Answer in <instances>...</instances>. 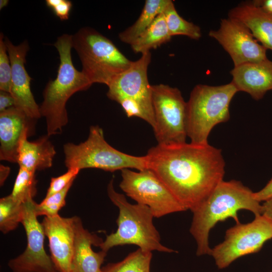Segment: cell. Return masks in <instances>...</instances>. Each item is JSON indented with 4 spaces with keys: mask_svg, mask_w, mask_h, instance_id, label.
Returning <instances> with one entry per match:
<instances>
[{
    "mask_svg": "<svg viewBox=\"0 0 272 272\" xmlns=\"http://www.w3.org/2000/svg\"><path fill=\"white\" fill-rule=\"evenodd\" d=\"M152 171L187 210L201 203L223 180L222 151L209 143L159 145L145 155Z\"/></svg>",
    "mask_w": 272,
    "mask_h": 272,
    "instance_id": "6da1fadb",
    "label": "cell"
},
{
    "mask_svg": "<svg viewBox=\"0 0 272 272\" xmlns=\"http://www.w3.org/2000/svg\"><path fill=\"white\" fill-rule=\"evenodd\" d=\"M253 192L239 181H222L211 194L191 212L193 217L190 233L196 243L197 256L210 255L211 230L219 222L232 218L240 223L238 212L245 210L255 216L261 215L262 205Z\"/></svg>",
    "mask_w": 272,
    "mask_h": 272,
    "instance_id": "7a4b0ae2",
    "label": "cell"
},
{
    "mask_svg": "<svg viewBox=\"0 0 272 272\" xmlns=\"http://www.w3.org/2000/svg\"><path fill=\"white\" fill-rule=\"evenodd\" d=\"M72 37L73 35L63 34L54 44L60 59L57 76L46 84L43 92V100L39 106L41 116L45 119L48 137L61 133L67 124L66 104L70 98L77 92L87 90L92 85L73 64Z\"/></svg>",
    "mask_w": 272,
    "mask_h": 272,
    "instance_id": "3957f363",
    "label": "cell"
},
{
    "mask_svg": "<svg viewBox=\"0 0 272 272\" xmlns=\"http://www.w3.org/2000/svg\"><path fill=\"white\" fill-rule=\"evenodd\" d=\"M113 182L111 179L107 191L109 198L119 210L116 220L118 228L115 233L106 236L99 246L101 250L107 252L114 246L133 244L144 251L176 252L161 243L150 209L145 205L128 202L124 195L114 189Z\"/></svg>",
    "mask_w": 272,
    "mask_h": 272,
    "instance_id": "277c9868",
    "label": "cell"
},
{
    "mask_svg": "<svg viewBox=\"0 0 272 272\" xmlns=\"http://www.w3.org/2000/svg\"><path fill=\"white\" fill-rule=\"evenodd\" d=\"M238 92L232 82L216 86L198 84L193 88L187 102L186 130L190 143H208L212 129L229 120L230 102Z\"/></svg>",
    "mask_w": 272,
    "mask_h": 272,
    "instance_id": "5b68a950",
    "label": "cell"
},
{
    "mask_svg": "<svg viewBox=\"0 0 272 272\" xmlns=\"http://www.w3.org/2000/svg\"><path fill=\"white\" fill-rule=\"evenodd\" d=\"M73 48L82 65V73L93 84L107 86L132 63L109 39L88 27L82 28L72 37Z\"/></svg>",
    "mask_w": 272,
    "mask_h": 272,
    "instance_id": "8992f818",
    "label": "cell"
},
{
    "mask_svg": "<svg viewBox=\"0 0 272 272\" xmlns=\"http://www.w3.org/2000/svg\"><path fill=\"white\" fill-rule=\"evenodd\" d=\"M63 150L67 169L96 168L114 172L125 169L138 171L147 169L145 155H131L115 149L106 141L103 130L98 125L90 127L85 141L79 144L66 143Z\"/></svg>",
    "mask_w": 272,
    "mask_h": 272,
    "instance_id": "52a82bcc",
    "label": "cell"
},
{
    "mask_svg": "<svg viewBox=\"0 0 272 272\" xmlns=\"http://www.w3.org/2000/svg\"><path fill=\"white\" fill-rule=\"evenodd\" d=\"M151 56L150 51H147L133 61L108 86L107 96L120 104L128 117L141 118L153 128L155 119L152 85L148 77Z\"/></svg>",
    "mask_w": 272,
    "mask_h": 272,
    "instance_id": "ba28073f",
    "label": "cell"
},
{
    "mask_svg": "<svg viewBox=\"0 0 272 272\" xmlns=\"http://www.w3.org/2000/svg\"><path fill=\"white\" fill-rule=\"evenodd\" d=\"M151 88L155 119L153 129L158 144L185 143L187 102L181 91L163 84Z\"/></svg>",
    "mask_w": 272,
    "mask_h": 272,
    "instance_id": "9c48e42d",
    "label": "cell"
},
{
    "mask_svg": "<svg viewBox=\"0 0 272 272\" xmlns=\"http://www.w3.org/2000/svg\"><path fill=\"white\" fill-rule=\"evenodd\" d=\"M272 238V221L261 215L246 224H236L226 230L224 240L211 249L210 255L222 269L239 258L259 251Z\"/></svg>",
    "mask_w": 272,
    "mask_h": 272,
    "instance_id": "30bf717a",
    "label": "cell"
},
{
    "mask_svg": "<svg viewBox=\"0 0 272 272\" xmlns=\"http://www.w3.org/2000/svg\"><path fill=\"white\" fill-rule=\"evenodd\" d=\"M121 177L119 184L121 190L137 203L148 206L154 217L186 211L151 170L135 172L130 169H123Z\"/></svg>",
    "mask_w": 272,
    "mask_h": 272,
    "instance_id": "8fae6325",
    "label": "cell"
},
{
    "mask_svg": "<svg viewBox=\"0 0 272 272\" xmlns=\"http://www.w3.org/2000/svg\"><path fill=\"white\" fill-rule=\"evenodd\" d=\"M33 199L24 203L23 224L27 235L24 252L11 259L8 265L13 272H58L44 248L45 233L35 212Z\"/></svg>",
    "mask_w": 272,
    "mask_h": 272,
    "instance_id": "7c38bea8",
    "label": "cell"
},
{
    "mask_svg": "<svg viewBox=\"0 0 272 272\" xmlns=\"http://www.w3.org/2000/svg\"><path fill=\"white\" fill-rule=\"evenodd\" d=\"M209 35L228 53L234 66L267 58V49L258 42L244 24L233 18L222 19L219 28L211 30Z\"/></svg>",
    "mask_w": 272,
    "mask_h": 272,
    "instance_id": "4fadbf2b",
    "label": "cell"
},
{
    "mask_svg": "<svg viewBox=\"0 0 272 272\" xmlns=\"http://www.w3.org/2000/svg\"><path fill=\"white\" fill-rule=\"evenodd\" d=\"M5 42L10 57L11 82L10 93L15 101V106L23 111L30 118L37 120L41 116L39 106L36 103L31 90L32 78L25 67L26 57L29 49L27 40L18 45H14L7 37Z\"/></svg>",
    "mask_w": 272,
    "mask_h": 272,
    "instance_id": "5bb4252c",
    "label": "cell"
},
{
    "mask_svg": "<svg viewBox=\"0 0 272 272\" xmlns=\"http://www.w3.org/2000/svg\"><path fill=\"white\" fill-rule=\"evenodd\" d=\"M74 217H45L41 223L49 240L51 258L58 272H70L73 255Z\"/></svg>",
    "mask_w": 272,
    "mask_h": 272,
    "instance_id": "9a60e30c",
    "label": "cell"
},
{
    "mask_svg": "<svg viewBox=\"0 0 272 272\" xmlns=\"http://www.w3.org/2000/svg\"><path fill=\"white\" fill-rule=\"evenodd\" d=\"M36 120L15 106L0 112V159L17 163L21 141L34 132Z\"/></svg>",
    "mask_w": 272,
    "mask_h": 272,
    "instance_id": "2e32d148",
    "label": "cell"
},
{
    "mask_svg": "<svg viewBox=\"0 0 272 272\" xmlns=\"http://www.w3.org/2000/svg\"><path fill=\"white\" fill-rule=\"evenodd\" d=\"M75 238L70 272H102L101 266L107 252H94L92 246H100L103 241L85 229L81 220L74 217Z\"/></svg>",
    "mask_w": 272,
    "mask_h": 272,
    "instance_id": "e0dca14e",
    "label": "cell"
},
{
    "mask_svg": "<svg viewBox=\"0 0 272 272\" xmlns=\"http://www.w3.org/2000/svg\"><path fill=\"white\" fill-rule=\"evenodd\" d=\"M230 73L238 91L247 93L254 100L272 90V60L268 58L234 66Z\"/></svg>",
    "mask_w": 272,
    "mask_h": 272,
    "instance_id": "ac0fdd59",
    "label": "cell"
},
{
    "mask_svg": "<svg viewBox=\"0 0 272 272\" xmlns=\"http://www.w3.org/2000/svg\"><path fill=\"white\" fill-rule=\"evenodd\" d=\"M228 16L244 24L257 41L267 49L272 50L271 14L252 2L234 8Z\"/></svg>",
    "mask_w": 272,
    "mask_h": 272,
    "instance_id": "d6986e66",
    "label": "cell"
},
{
    "mask_svg": "<svg viewBox=\"0 0 272 272\" xmlns=\"http://www.w3.org/2000/svg\"><path fill=\"white\" fill-rule=\"evenodd\" d=\"M49 137L46 134L34 141L23 139L18 152L19 167L35 172L50 168L56 151Z\"/></svg>",
    "mask_w": 272,
    "mask_h": 272,
    "instance_id": "ffe728a7",
    "label": "cell"
},
{
    "mask_svg": "<svg viewBox=\"0 0 272 272\" xmlns=\"http://www.w3.org/2000/svg\"><path fill=\"white\" fill-rule=\"evenodd\" d=\"M171 0H146L142 13L131 26L120 32L118 37L123 42L131 44L152 24Z\"/></svg>",
    "mask_w": 272,
    "mask_h": 272,
    "instance_id": "44dd1931",
    "label": "cell"
},
{
    "mask_svg": "<svg viewBox=\"0 0 272 272\" xmlns=\"http://www.w3.org/2000/svg\"><path fill=\"white\" fill-rule=\"evenodd\" d=\"M169 34L163 13L159 14L150 26L131 44L135 53L142 54L150 51L170 41Z\"/></svg>",
    "mask_w": 272,
    "mask_h": 272,
    "instance_id": "7402d4cb",
    "label": "cell"
},
{
    "mask_svg": "<svg viewBox=\"0 0 272 272\" xmlns=\"http://www.w3.org/2000/svg\"><path fill=\"white\" fill-rule=\"evenodd\" d=\"M163 14L171 37L184 35L195 40L201 37L200 27L181 17L177 13L172 1L171 0L167 5Z\"/></svg>",
    "mask_w": 272,
    "mask_h": 272,
    "instance_id": "603a6c76",
    "label": "cell"
},
{
    "mask_svg": "<svg viewBox=\"0 0 272 272\" xmlns=\"http://www.w3.org/2000/svg\"><path fill=\"white\" fill-rule=\"evenodd\" d=\"M152 258L151 252L139 248L122 260L106 265L102 268V272H150Z\"/></svg>",
    "mask_w": 272,
    "mask_h": 272,
    "instance_id": "cb8c5ba5",
    "label": "cell"
},
{
    "mask_svg": "<svg viewBox=\"0 0 272 272\" xmlns=\"http://www.w3.org/2000/svg\"><path fill=\"white\" fill-rule=\"evenodd\" d=\"M24 203L14 199L11 195L0 199V230L4 234L15 229L21 223Z\"/></svg>",
    "mask_w": 272,
    "mask_h": 272,
    "instance_id": "d4e9b609",
    "label": "cell"
},
{
    "mask_svg": "<svg viewBox=\"0 0 272 272\" xmlns=\"http://www.w3.org/2000/svg\"><path fill=\"white\" fill-rule=\"evenodd\" d=\"M35 171L19 167L11 194L16 200L24 203L33 199L36 193Z\"/></svg>",
    "mask_w": 272,
    "mask_h": 272,
    "instance_id": "484cf974",
    "label": "cell"
},
{
    "mask_svg": "<svg viewBox=\"0 0 272 272\" xmlns=\"http://www.w3.org/2000/svg\"><path fill=\"white\" fill-rule=\"evenodd\" d=\"M74 180L71 181L64 188L51 196L44 198L41 203L34 205L37 216L44 215L52 217L58 215L59 211L65 205V197Z\"/></svg>",
    "mask_w": 272,
    "mask_h": 272,
    "instance_id": "4316f807",
    "label": "cell"
},
{
    "mask_svg": "<svg viewBox=\"0 0 272 272\" xmlns=\"http://www.w3.org/2000/svg\"><path fill=\"white\" fill-rule=\"evenodd\" d=\"M11 63L3 33L0 34V91L10 93Z\"/></svg>",
    "mask_w": 272,
    "mask_h": 272,
    "instance_id": "83f0119b",
    "label": "cell"
},
{
    "mask_svg": "<svg viewBox=\"0 0 272 272\" xmlns=\"http://www.w3.org/2000/svg\"><path fill=\"white\" fill-rule=\"evenodd\" d=\"M80 171L78 169H68L67 172L62 175L56 177H52L45 198H47L62 190L71 181L75 179Z\"/></svg>",
    "mask_w": 272,
    "mask_h": 272,
    "instance_id": "f1b7e54d",
    "label": "cell"
},
{
    "mask_svg": "<svg viewBox=\"0 0 272 272\" xmlns=\"http://www.w3.org/2000/svg\"><path fill=\"white\" fill-rule=\"evenodd\" d=\"M46 6L51 9L54 14L61 20L69 19L73 6L71 1L68 0H46Z\"/></svg>",
    "mask_w": 272,
    "mask_h": 272,
    "instance_id": "f546056e",
    "label": "cell"
},
{
    "mask_svg": "<svg viewBox=\"0 0 272 272\" xmlns=\"http://www.w3.org/2000/svg\"><path fill=\"white\" fill-rule=\"evenodd\" d=\"M253 195L255 199L260 202L272 198V178L261 190L254 192Z\"/></svg>",
    "mask_w": 272,
    "mask_h": 272,
    "instance_id": "4dcf8cb0",
    "label": "cell"
},
{
    "mask_svg": "<svg viewBox=\"0 0 272 272\" xmlns=\"http://www.w3.org/2000/svg\"><path fill=\"white\" fill-rule=\"evenodd\" d=\"M15 106V101L12 95L7 92L0 91V112Z\"/></svg>",
    "mask_w": 272,
    "mask_h": 272,
    "instance_id": "1f68e13d",
    "label": "cell"
},
{
    "mask_svg": "<svg viewBox=\"0 0 272 272\" xmlns=\"http://www.w3.org/2000/svg\"><path fill=\"white\" fill-rule=\"evenodd\" d=\"M261 205V215L272 221V198L264 201Z\"/></svg>",
    "mask_w": 272,
    "mask_h": 272,
    "instance_id": "d6a6232c",
    "label": "cell"
},
{
    "mask_svg": "<svg viewBox=\"0 0 272 272\" xmlns=\"http://www.w3.org/2000/svg\"><path fill=\"white\" fill-rule=\"evenodd\" d=\"M252 3L264 11L272 14V0H256Z\"/></svg>",
    "mask_w": 272,
    "mask_h": 272,
    "instance_id": "836d02e7",
    "label": "cell"
},
{
    "mask_svg": "<svg viewBox=\"0 0 272 272\" xmlns=\"http://www.w3.org/2000/svg\"><path fill=\"white\" fill-rule=\"evenodd\" d=\"M0 181L1 185H2L4 184L5 180L8 176L10 172V168L8 166H6L1 164L0 166Z\"/></svg>",
    "mask_w": 272,
    "mask_h": 272,
    "instance_id": "e575fe53",
    "label": "cell"
},
{
    "mask_svg": "<svg viewBox=\"0 0 272 272\" xmlns=\"http://www.w3.org/2000/svg\"><path fill=\"white\" fill-rule=\"evenodd\" d=\"M9 2V1L8 0H1L0 1V10H2V9L6 7L8 4Z\"/></svg>",
    "mask_w": 272,
    "mask_h": 272,
    "instance_id": "d590c367",
    "label": "cell"
},
{
    "mask_svg": "<svg viewBox=\"0 0 272 272\" xmlns=\"http://www.w3.org/2000/svg\"><path fill=\"white\" fill-rule=\"evenodd\" d=\"M271 272H272V271H271Z\"/></svg>",
    "mask_w": 272,
    "mask_h": 272,
    "instance_id": "8d00e7d4",
    "label": "cell"
}]
</instances>
